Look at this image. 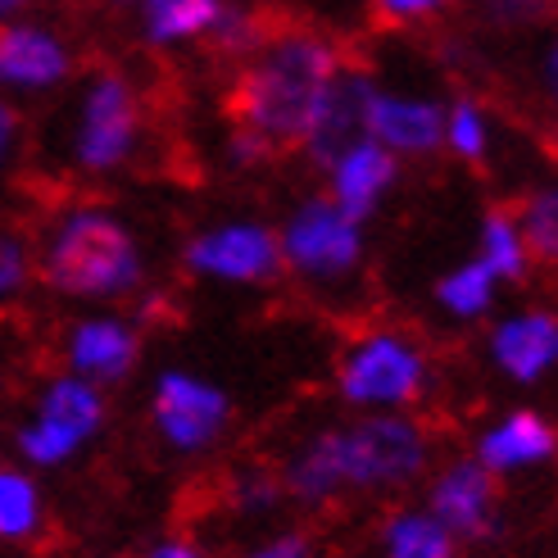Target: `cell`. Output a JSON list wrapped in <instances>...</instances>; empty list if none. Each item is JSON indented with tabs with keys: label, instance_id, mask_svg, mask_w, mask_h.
Listing matches in <instances>:
<instances>
[{
	"label": "cell",
	"instance_id": "cell-1",
	"mask_svg": "<svg viewBox=\"0 0 558 558\" xmlns=\"http://www.w3.org/2000/svg\"><path fill=\"white\" fill-rule=\"evenodd\" d=\"M427 459L432 440L423 423L381 409L304 440L282 468V490L300 505H327L345 490H396L423 477Z\"/></svg>",
	"mask_w": 558,
	"mask_h": 558
},
{
	"label": "cell",
	"instance_id": "cell-2",
	"mask_svg": "<svg viewBox=\"0 0 558 558\" xmlns=\"http://www.w3.org/2000/svg\"><path fill=\"white\" fill-rule=\"evenodd\" d=\"M341 69V54L327 37L318 33H277L268 37L255 54L245 60V69L232 82L228 109L232 119L264 132L277 146H300L310 119L318 109V96L327 87V77Z\"/></svg>",
	"mask_w": 558,
	"mask_h": 558
},
{
	"label": "cell",
	"instance_id": "cell-3",
	"mask_svg": "<svg viewBox=\"0 0 558 558\" xmlns=\"http://www.w3.org/2000/svg\"><path fill=\"white\" fill-rule=\"evenodd\" d=\"M37 282L64 300H128L146 282L142 241L105 205H69L37 241Z\"/></svg>",
	"mask_w": 558,
	"mask_h": 558
},
{
	"label": "cell",
	"instance_id": "cell-4",
	"mask_svg": "<svg viewBox=\"0 0 558 558\" xmlns=\"http://www.w3.org/2000/svg\"><path fill=\"white\" fill-rule=\"evenodd\" d=\"M105 423H109L105 386L64 368L37 386L33 404L19 417V427L10 436L14 459L33 472H60L92 450Z\"/></svg>",
	"mask_w": 558,
	"mask_h": 558
},
{
	"label": "cell",
	"instance_id": "cell-5",
	"mask_svg": "<svg viewBox=\"0 0 558 558\" xmlns=\"http://www.w3.org/2000/svg\"><path fill=\"white\" fill-rule=\"evenodd\" d=\"M146 136V114H142V96L119 69H96L82 82L77 96V119H73V142L69 159L77 173L87 178H109L128 169L142 150Z\"/></svg>",
	"mask_w": 558,
	"mask_h": 558
},
{
	"label": "cell",
	"instance_id": "cell-6",
	"mask_svg": "<svg viewBox=\"0 0 558 558\" xmlns=\"http://www.w3.org/2000/svg\"><path fill=\"white\" fill-rule=\"evenodd\" d=\"M427 354L417 341H409L404 331H368L359 337L337 373L341 400L354 409H409L427 396Z\"/></svg>",
	"mask_w": 558,
	"mask_h": 558
},
{
	"label": "cell",
	"instance_id": "cell-7",
	"mask_svg": "<svg viewBox=\"0 0 558 558\" xmlns=\"http://www.w3.org/2000/svg\"><path fill=\"white\" fill-rule=\"evenodd\" d=\"M277 245L287 272L310 282H341L364 259V222L341 214L327 195H310L277 228Z\"/></svg>",
	"mask_w": 558,
	"mask_h": 558
},
{
	"label": "cell",
	"instance_id": "cell-8",
	"mask_svg": "<svg viewBox=\"0 0 558 558\" xmlns=\"http://www.w3.org/2000/svg\"><path fill=\"white\" fill-rule=\"evenodd\" d=\"M182 268L191 277H205V282H222V287H268L272 277L287 272L277 228L255 218H228L191 232L182 245Z\"/></svg>",
	"mask_w": 558,
	"mask_h": 558
},
{
	"label": "cell",
	"instance_id": "cell-9",
	"mask_svg": "<svg viewBox=\"0 0 558 558\" xmlns=\"http://www.w3.org/2000/svg\"><path fill=\"white\" fill-rule=\"evenodd\" d=\"M232 423L228 390L201 373L163 368L150 386V427L173 454H205Z\"/></svg>",
	"mask_w": 558,
	"mask_h": 558
},
{
	"label": "cell",
	"instance_id": "cell-10",
	"mask_svg": "<svg viewBox=\"0 0 558 558\" xmlns=\"http://www.w3.org/2000/svg\"><path fill=\"white\" fill-rule=\"evenodd\" d=\"M73 77H77V50L60 27H50L33 14L0 23V96L37 100L69 87Z\"/></svg>",
	"mask_w": 558,
	"mask_h": 558
},
{
	"label": "cell",
	"instance_id": "cell-11",
	"mask_svg": "<svg viewBox=\"0 0 558 558\" xmlns=\"http://www.w3.org/2000/svg\"><path fill=\"white\" fill-rule=\"evenodd\" d=\"M60 354H64V368L87 377L96 386H119L136 373L142 364V327L123 314H82L64 327V341H60Z\"/></svg>",
	"mask_w": 558,
	"mask_h": 558
},
{
	"label": "cell",
	"instance_id": "cell-12",
	"mask_svg": "<svg viewBox=\"0 0 558 558\" xmlns=\"http://www.w3.org/2000/svg\"><path fill=\"white\" fill-rule=\"evenodd\" d=\"M323 169H327V201L341 214H350L354 222H368L377 205L390 195V186H396L400 159L386 146H377L373 136H359V142L331 155Z\"/></svg>",
	"mask_w": 558,
	"mask_h": 558
},
{
	"label": "cell",
	"instance_id": "cell-13",
	"mask_svg": "<svg viewBox=\"0 0 558 558\" xmlns=\"http://www.w3.org/2000/svg\"><path fill=\"white\" fill-rule=\"evenodd\" d=\"M373 92H377V82L364 69L341 64L337 73H331L323 96H318L314 119H310V132H304V142H300L304 155H310L314 163H327L337 150L359 142V136H364V123H368Z\"/></svg>",
	"mask_w": 558,
	"mask_h": 558
},
{
	"label": "cell",
	"instance_id": "cell-14",
	"mask_svg": "<svg viewBox=\"0 0 558 558\" xmlns=\"http://www.w3.org/2000/svg\"><path fill=\"white\" fill-rule=\"evenodd\" d=\"M427 509L450 526L454 541H486L499 526L495 509V472H486L477 459H459L436 472L427 490Z\"/></svg>",
	"mask_w": 558,
	"mask_h": 558
},
{
	"label": "cell",
	"instance_id": "cell-15",
	"mask_svg": "<svg viewBox=\"0 0 558 558\" xmlns=\"http://www.w3.org/2000/svg\"><path fill=\"white\" fill-rule=\"evenodd\" d=\"M364 136H373V142L386 146L396 159L400 155H432V150H440V136H445V105H436L427 96L373 92Z\"/></svg>",
	"mask_w": 558,
	"mask_h": 558
},
{
	"label": "cell",
	"instance_id": "cell-16",
	"mask_svg": "<svg viewBox=\"0 0 558 558\" xmlns=\"http://www.w3.org/2000/svg\"><path fill=\"white\" fill-rule=\"evenodd\" d=\"M490 359L509 381H541L558 364V318L541 310L505 318L490 331Z\"/></svg>",
	"mask_w": 558,
	"mask_h": 558
},
{
	"label": "cell",
	"instance_id": "cell-17",
	"mask_svg": "<svg viewBox=\"0 0 558 558\" xmlns=\"http://www.w3.org/2000/svg\"><path fill=\"white\" fill-rule=\"evenodd\" d=\"M558 454V427L549 417L518 409L509 417H499L490 432H482L477 440V463L486 472H522V468H541Z\"/></svg>",
	"mask_w": 558,
	"mask_h": 558
},
{
	"label": "cell",
	"instance_id": "cell-18",
	"mask_svg": "<svg viewBox=\"0 0 558 558\" xmlns=\"http://www.w3.org/2000/svg\"><path fill=\"white\" fill-rule=\"evenodd\" d=\"M228 10V0H136V23L155 50H178L191 41H209L214 23Z\"/></svg>",
	"mask_w": 558,
	"mask_h": 558
},
{
	"label": "cell",
	"instance_id": "cell-19",
	"mask_svg": "<svg viewBox=\"0 0 558 558\" xmlns=\"http://www.w3.org/2000/svg\"><path fill=\"white\" fill-rule=\"evenodd\" d=\"M46 490L33 468L0 463V545H37L46 536Z\"/></svg>",
	"mask_w": 558,
	"mask_h": 558
},
{
	"label": "cell",
	"instance_id": "cell-20",
	"mask_svg": "<svg viewBox=\"0 0 558 558\" xmlns=\"http://www.w3.org/2000/svg\"><path fill=\"white\" fill-rule=\"evenodd\" d=\"M377 558H459V541L432 509H396L377 532Z\"/></svg>",
	"mask_w": 558,
	"mask_h": 558
},
{
	"label": "cell",
	"instance_id": "cell-21",
	"mask_svg": "<svg viewBox=\"0 0 558 558\" xmlns=\"http://www.w3.org/2000/svg\"><path fill=\"white\" fill-rule=\"evenodd\" d=\"M477 259L505 282H522L532 272V250H526V236L518 228V214L513 209H490L482 218V232H477Z\"/></svg>",
	"mask_w": 558,
	"mask_h": 558
},
{
	"label": "cell",
	"instance_id": "cell-22",
	"mask_svg": "<svg viewBox=\"0 0 558 558\" xmlns=\"http://www.w3.org/2000/svg\"><path fill=\"white\" fill-rule=\"evenodd\" d=\"M495 291H499V277L482 259H468L436 282V304L450 318H486L495 310Z\"/></svg>",
	"mask_w": 558,
	"mask_h": 558
},
{
	"label": "cell",
	"instance_id": "cell-23",
	"mask_svg": "<svg viewBox=\"0 0 558 558\" xmlns=\"http://www.w3.org/2000/svg\"><path fill=\"white\" fill-rule=\"evenodd\" d=\"M37 282V241L14 222H0V310Z\"/></svg>",
	"mask_w": 558,
	"mask_h": 558
},
{
	"label": "cell",
	"instance_id": "cell-24",
	"mask_svg": "<svg viewBox=\"0 0 558 558\" xmlns=\"http://www.w3.org/2000/svg\"><path fill=\"white\" fill-rule=\"evenodd\" d=\"M513 214H518V228H522V236H526V250H532V259L558 264V182L532 191Z\"/></svg>",
	"mask_w": 558,
	"mask_h": 558
},
{
	"label": "cell",
	"instance_id": "cell-25",
	"mask_svg": "<svg viewBox=\"0 0 558 558\" xmlns=\"http://www.w3.org/2000/svg\"><path fill=\"white\" fill-rule=\"evenodd\" d=\"M440 146H450L463 163L486 159V150H490V119H486V109L477 100H454L450 109H445Z\"/></svg>",
	"mask_w": 558,
	"mask_h": 558
},
{
	"label": "cell",
	"instance_id": "cell-26",
	"mask_svg": "<svg viewBox=\"0 0 558 558\" xmlns=\"http://www.w3.org/2000/svg\"><path fill=\"white\" fill-rule=\"evenodd\" d=\"M282 472H268V468H241L232 472V482H228V505L232 513L241 518H264L272 513L277 505H282Z\"/></svg>",
	"mask_w": 558,
	"mask_h": 558
},
{
	"label": "cell",
	"instance_id": "cell-27",
	"mask_svg": "<svg viewBox=\"0 0 558 558\" xmlns=\"http://www.w3.org/2000/svg\"><path fill=\"white\" fill-rule=\"evenodd\" d=\"M268 41V27L259 14H250L241 5H228L222 10V19L214 23V33H209V46L218 54H232V60H250L259 46Z\"/></svg>",
	"mask_w": 558,
	"mask_h": 558
},
{
	"label": "cell",
	"instance_id": "cell-28",
	"mask_svg": "<svg viewBox=\"0 0 558 558\" xmlns=\"http://www.w3.org/2000/svg\"><path fill=\"white\" fill-rule=\"evenodd\" d=\"M222 150H228V163H232V169H264V163H272V159H277V150H282V146L268 142L264 132L236 123V128H232V136H228V146H222Z\"/></svg>",
	"mask_w": 558,
	"mask_h": 558
},
{
	"label": "cell",
	"instance_id": "cell-29",
	"mask_svg": "<svg viewBox=\"0 0 558 558\" xmlns=\"http://www.w3.org/2000/svg\"><path fill=\"white\" fill-rule=\"evenodd\" d=\"M236 558H314V541L304 532H277V536H268L259 545H250Z\"/></svg>",
	"mask_w": 558,
	"mask_h": 558
},
{
	"label": "cell",
	"instance_id": "cell-30",
	"mask_svg": "<svg viewBox=\"0 0 558 558\" xmlns=\"http://www.w3.org/2000/svg\"><path fill=\"white\" fill-rule=\"evenodd\" d=\"M486 14L499 27H526L549 14V0H486Z\"/></svg>",
	"mask_w": 558,
	"mask_h": 558
},
{
	"label": "cell",
	"instance_id": "cell-31",
	"mask_svg": "<svg viewBox=\"0 0 558 558\" xmlns=\"http://www.w3.org/2000/svg\"><path fill=\"white\" fill-rule=\"evenodd\" d=\"M19 146H23V109L19 100L0 96V173L19 159Z\"/></svg>",
	"mask_w": 558,
	"mask_h": 558
},
{
	"label": "cell",
	"instance_id": "cell-32",
	"mask_svg": "<svg viewBox=\"0 0 558 558\" xmlns=\"http://www.w3.org/2000/svg\"><path fill=\"white\" fill-rule=\"evenodd\" d=\"M450 0H373V10L386 19V23H423L432 14H440Z\"/></svg>",
	"mask_w": 558,
	"mask_h": 558
},
{
	"label": "cell",
	"instance_id": "cell-33",
	"mask_svg": "<svg viewBox=\"0 0 558 558\" xmlns=\"http://www.w3.org/2000/svg\"><path fill=\"white\" fill-rule=\"evenodd\" d=\"M136 558H209L195 541H186V536H163V541H155V545H146Z\"/></svg>",
	"mask_w": 558,
	"mask_h": 558
},
{
	"label": "cell",
	"instance_id": "cell-34",
	"mask_svg": "<svg viewBox=\"0 0 558 558\" xmlns=\"http://www.w3.org/2000/svg\"><path fill=\"white\" fill-rule=\"evenodd\" d=\"M541 87H545V96L558 105V37L549 41V50H545V60H541Z\"/></svg>",
	"mask_w": 558,
	"mask_h": 558
},
{
	"label": "cell",
	"instance_id": "cell-35",
	"mask_svg": "<svg viewBox=\"0 0 558 558\" xmlns=\"http://www.w3.org/2000/svg\"><path fill=\"white\" fill-rule=\"evenodd\" d=\"M37 0H0V23H14V19H23L27 10H33Z\"/></svg>",
	"mask_w": 558,
	"mask_h": 558
},
{
	"label": "cell",
	"instance_id": "cell-36",
	"mask_svg": "<svg viewBox=\"0 0 558 558\" xmlns=\"http://www.w3.org/2000/svg\"><path fill=\"white\" fill-rule=\"evenodd\" d=\"M109 5H136V0H109Z\"/></svg>",
	"mask_w": 558,
	"mask_h": 558
}]
</instances>
